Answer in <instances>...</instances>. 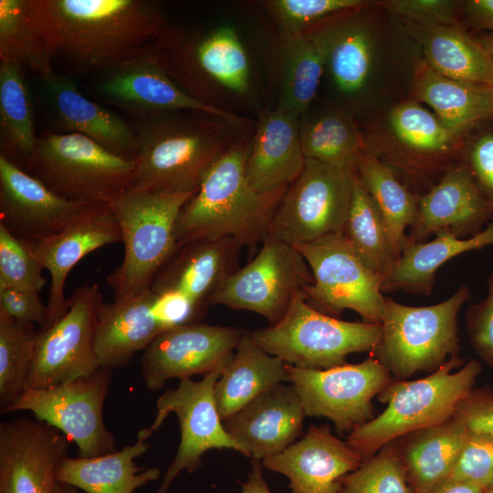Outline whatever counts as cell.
<instances>
[{"instance_id":"6da1fadb","label":"cell","mask_w":493,"mask_h":493,"mask_svg":"<svg viewBox=\"0 0 493 493\" xmlns=\"http://www.w3.org/2000/svg\"><path fill=\"white\" fill-rule=\"evenodd\" d=\"M26 7L52 56L97 71L153 41L168 24L149 0H26Z\"/></svg>"},{"instance_id":"7a4b0ae2","label":"cell","mask_w":493,"mask_h":493,"mask_svg":"<svg viewBox=\"0 0 493 493\" xmlns=\"http://www.w3.org/2000/svg\"><path fill=\"white\" fill-rule=\"evenodd\" d=\"M256 120L194 110L137 119L139 152L132 187L154 193L196 192L210 168L253 133Z\"/></svg>"},{"instance_id":"3957f363","label":"cell","mask_w":493,"mask_h":493,"mask_svg":"<svg viewBox=\"0 0 493 493\" xmlns=\"http://www.w3.org/2000/svg\"><path fill=\"white\" fill-rule=\"evenodd\" d=\"M153 42L171 78L196 100L241 116L262 110L253 59L234 25L190 29L167 24Z\"/></svg>"},{"instance_id":"277c9868","label":"cell","mask_w":493,"mask_h":493,"mask_svg":"<svg viewBox=\"0 0 493 493\" xmlns=\"http://www.w3.org/2000/svg\"><path fill=\"white\" fill-rule=\"evenodd\" d=\"M252 134L210 168L199 189L181 209L174 231L178 246L227 237L241 247H253L268 236L273 216L288 186L258 192L248 183L245 163Z\"/></svg>"},{"instance_id":"5b68a950","label":"cell","mask_w":493,"mask_h":493,"mask_svg":"<svg viewBox=\"0 0 493 493\" xmlns=\"http://www.w3.org/2000/svg\"><path fill=\"white\" fill-rule=\"evenodd\" d=\"M463 362L453 356L424 378L390 381L376 396L387 407L348 435L351 450L363 462L390 442L451 419L481 372L478 361Z\"/></svg>"},{"instance_id":"8992f818","label":"cell","mask_w":493,"mask_h":493,"mask_svg":"<svg viewBox=\"0 0 493 493\" xmlns=\"http://www.w3.org/2000/svg\"><path fill=\"white\" fill-rule=\"evenodd\" d=\"M196 192L154 193L131 187L108 202L121 232L122 263L107 277L114 299L133 297L149 288L176 251L179 213Z\"/></svg>"},{"instance_id":"52a82bcc","label":"cell","mask_w":493,"mask_h":493,"mask_svg":"<svg viewBox=\"0 0 493 493\" xmlns=\"http://www.w3.org/2000/svg\"><path fill=\"white\" fill-rule=\"evenodd\" d=\"M382 330V324L345 321L324 314L299 290L278 322L250 335L265 351L287 364L325 370L346 364L351 353L372 352Z\"/></svg>"},{"instance_id":"ba28073f","label":"cell","mask_w":493,"mask_h":493,"mask_svg":"<svg viewBox=\"0 0 493 493\" xmlns=\"http://www.w3.org/2000/svg\"><path fill=\"white\" fill-rule=\"evenodd\" d=\"M468 298L467 286L427 307L406 306L385 298L382 336L371 356L396 380L435 372L447 356H458L457 314Z\"/></svg>"},{"instance_id":"9c48e42d","label":"cell","mask_w":493,"mask_h":493,"mask_svg":"<svg viewBox=\"0 0 493 493\" xmlns=\"http://www.w3.org/2000/svg\"><path fill=\"white\" fill-rule=\"evenodd\" d=\"M136 160L108 151L79 133H48L38 138L26 166L58 196L79 203L108 201L132 187Z\"/></svg>"},{"instance_id":"30bf717a","label":"cell","mask_w":493,"mask_h":493,"mask_svg":"<svg viewBox=\"0 0 493 493\" xmlns=\"http://www.w3.org/2000/svg\"><path fill=\"white\" fill-rule=\"evenodd\" d=\"M371 3L330 16L307 32L320 49L333 102L352 115L369 107L380 61Z\"/></svg>"},{"instance_id":"8fae6325","label":"cell","mask_w":493,"mask_h":493,"mask_svg":"<svg viewBox=\"0 0 493 493\" xmlns=\"http://www.w3.org/2000/svg\"><path fill=\"white\" fill-rule=\"evenodd\" d=\"M293 246L313 276V282L302 289L310 306L331 317L350 309L363 322L382 324L385 312L382 278L365 265L343 234H329Z\"/></svg>"},{"instance_id":"7c38bea8","label":"cell","mask_w":493,"mask_h":493,"mask_svg":"<svg viewBox=\"0 0 493 493\" xmlns=\"http://www.w3.org/2000/svg\"><path fill=\"white\" fill-rule=\"evenodd\" d=\"M354 174L355 169L306 159L273 216L268 236L295 246L343 234Z\"/></svg>"},{"instance_id":"4fadbf2b","label":"cell","mask_w":493,"mask_h":493,"mask_svg":"<svg viewBox=\"0 0 493 493\" xmlns=\"http://www.w3.org/2000/svg\"><path fill=\"white\" fill-rule=\"evenodd\" d=\"M110 368L50 387L27 388L4 414L30 411L35 417L74 442L81 457H94L116 450L113 434L103 421V404L111 382Z\"/></svg>"},{"instance_id":"5bb4252c","label":"cell","mask_w":493,"mask_h":493,"mask_svg":"<svg viewBox=\"0 0 493 493\" xmlns=\"http://www.w3.org/2000/svg\"><path fill=\"white\" fill-rule=\"evenodd\" d=\"M312 282L310 268L295 246L268 236L256 257L219 285L208 305L252 311L274 325L293 295Z\"/></svg>"},{"instance_id":"9a60e30c","label":"cell","mask_w":493,"mask_h":493,"mask_svg":"<svg viewBox=\"0 0 493 493\" xmlns=\"http://www.w3.org/2000/svg\"><path fill=\"white\" fill-rule=\"evenodd\" d=\"M92 92L101 101L136 120L170 110L202 111L227 118L241 116L222 112L187 94L167 72L153 41L99 70Z\"/></svg>"},{"instance_id":"2e32d148","label":"cell","mask_w":493,"mask_h":493,"mask_svg":"<svg viewBox=\"0 0 493 493\" xmlns=\"http://www.w3.org/2000/svg\"><path fill=\"white\" fill-rule=\"evenodd\" d=\"M305 414L330 419L338 434H350L374 415L372 398L393 380L374 357L355 364L325 370L301 369L288 364Z\"/></svg>"},{"instance_id":"e0dca14e","label":"cell","mask_w":493,"mask_h":493,"mask_svg":"<svg viewBox=\"0 0 493 493\" xmlns=\"http://www.w3.org/2000/svg\"><path fill=\"white\" fill-rule=\"evenodd\" d=\"M103 301L96 283L78 288L67 311L39 330L28 388L50 387L88 376L100 366L95 351L98 310Z\"/></svg>"},{"instance_id":"ac0fdd59","label":"cell","mask_w":493,"mask_h":493,"mask_svg":"<svg viewBox=\"0 0 493 493\" xmlns=\"http://www.w3.org/2000/svg\"><path fill=\"white\" fill-rule=\"evenodd\" d=\"M221 374L215 372L200 381L181 380L176 388L167 390L157 400L150 430L153 433L170 413H174L181 437L173 461L154 493H167L182 471L192 473L200 468L202 457L209 449H234L246 456L244 448L226 431L216 408L214 389Z\"/></svg>"},{"instance_id":"d6986e66","label":"cell","mask_w":493,"mask_h":493,"mask_svg":"<svg viewBox=\"0 0 493 493\" xmlns=\"http://www.w3.org/2000/svg\"><path fill=\"white\" fill-rule=\"evenodd\" d=\"M244 330L196 322L179 325L159 334L143 351L141 373L151 391L171 379H191L223 372L229 363Z\"/></svg>"},{"instance_id":"ffe728a7","label":"cell","mask_w":493,"mask_h":493,"mask_svg":"<svg viewBox=\"0 0 493 493\" xmlns=\"http://www.w3.org/2000/svg\"><path fill=\"white\" fill-rule=\"evenodd\" d=\"M122 242L117 218L106 201L84 205L58 233L23 242L51 278L45 330L68 309L65 284L72 268L88 254L110 244Z\"/></svg>"},{"instance_id":"44dd1931","label":"cell","mask_w":493,"mask_h":493,"mask_svg":"<svg viewBox=\"0 0 493 493\" xmlns=\"http://www.w3.org/2000/svg\"><path fill=\"white\" fill-rule=\"evenodd\" d=\"M68 438L37 418L0 424V493H53Z\"/></svg>"},{"instance_id":"7402d4cb","label":"cell","mask_w":493,"mask_h":493,"mask_svg":"<svg viewBox=\"0 0 493 493\" xmlns=\"http://www.w3.org/2000/svg\"><path fill=\"white\" fill-rule=\"evenodd\" d=\"M86 205L58 196L0 154V225L22 242L58 233Z\"/></svg>"},{"instance_id":"603a6c76","label":"cell","mask_w":493,"mask_h":493,"mask_svg":"<svg viewBox=\"0 0 493 493\" xmlns=\"http://www.w3.org/2000/svg\"><path fill=\"white\" fill-rule=\"evenodd\" d=\"M305 416L295 387L283 383L258 395L223 425L246 456L263 461L302 435Z\"/></svg>"},{"instance_id":"cb8c5ba5","label":"cell","mask_w":493,"mask_h":493,"mask_svg":"<svg viewBox=\"0 0 493 493\" xmlns=\"http://www.w3.org/2000/svg\"><path fill=\"white\" fill-rule=\"evenodd\" d=\"M361 464L328 425H310L299 441L262 461L267 469L288 478L292 493H341L343 477Z\"/></svg>"},{"instance_id":"d4e9b609","label":"cell","mask_w":493,"mask_h":493,"mask_svg":"<svg viewBox=\"0 0 493 493\" xmlns=\"http://www.w3.org/2000/svg\"><path fill=\"white\" fill-rule=\"evenodd\" d=\"M299 117L294 111L263 108L257 113L245 163L248 183L258 192L288 186L301 173Z\"/></svg>"},{"instance_id":"484cf974","label":"cell","mask_w":493,"mask_h":493,"mask_svg":"<svg viewBox=\"0 0 493 493\" xmlns=\"http://www.w3.org/2000/svg\"><path fill=\"white\" fill-rule=\"evenodd\" d=\"M40 79L62 133L84 135L118 156L137 159L139 144L133 126L86 98L68 76L54 71Z\"/></svg>"},{"instance_id":"4316f807","label":"cell","mask_w":493,"mask_h":493,"mask_svg":"<svg viewBox=\"0 0 493 493\" xmlns=\"http://www.w3.org/2000/svg\"><path fill=\"white\" fill-rule=\"evenodd\" d=\"M493 216V202L486 195L470 169L456 167L418 201L411 241L449 231L457 236L478 233Z\"/></svg>"},{"instance_id":"83f0119b","label":"cell","mask_w":493,"mask_h":493,"mask_svg":"<svg viewBox=\"0 0 493 493\" xmlns=\"http://www.w3.org/2000/svg\"><path fill=\"white\" fill-rule=\"evenodd\" d=\"M242 247L232 238L199 240L178 246L154 277V291L175 290L205 311L208 299L235 267Z\"/></svg>"},{"instance_id":"f1b7e54d","label":"cell","mask_w":493,"mask_h":493,"mask_svg":"<svg viewBox=\"0 0 493 493\" xmlns=\"http://www.w3.org/2000/svg\"><path fill=\"white\" fill-rule=\"evenodd\" d=\"M155 292L147 288L133 297L100 305L95 351L100 366L126 365L164 330L152 312Z\"/></svg>"},{"instance_id":"f546056e","label":"cell","mask_w":493,"mask_h":493,"mask_svg":"<svg viewBox=\"0 0 493 493\" xmlns=\"http://www.w3.org/2000/svg\"><path fill=\"white\" fill-rule=\"evenodd\" d=\"M152 435L150 428L142 429L135 443L99 456H67L57 467L56 479L86 493H133L161 475L156 467L142 471L134 462L148 450Z\"/></svg>"},{"instance_id":"4dcf8cb0","label":"cell","mask_w":493,"mask_h":493,"mask_svg":"<svg viewBox=\"0 0 493 493\" xmlns=\"http://www.w3.org/2000/svg\"><path fill=\"white\" fill-rule=\"evenodd\" d=\"M289 382L288 364L265 351L244 331L214 389L222 421L277 384Z\"/></svg>"},{"instance_id":"1f68e13d","label":"cell","mask_w":493,"mask_h":493,"mask_svg":"<svg viewBox=\"0 0 493 493\" xmlns=\"http://www.w3.org/2000/svg\"><path fill=\"white\" fill-rule=\"evenodd\" d=\"M269 55L278 99L275 107L301 115L318 98L322 81L320 47L308 32L291 37L275 35Z\"/></svg>"},{"instance_id":"d6a6232c","label":"cell","mask_w":493,"mask_h":493,"mask_svg":"<svg viewBox=\"0 0 493 493\" xmlns=\"http://www.w3.org/2000/svg\"><path fill=\"white\" fill-rule=\"evenodd\" d=\"M415 101L429 105L455 134L493 120V87L456 80L434 70L424 60L412 83Z\"/></svg>"},{"instance_id":"836d02e7","label":"cell","mask_w":493,"mask_h":493,"mask_svg":"<svg viewBox=\"0 0 493 493\" xmlns=\"http://www.w3.org/2000/svg\"><path fill=\"white\" fill-rule=\"evenodd\" d=\"M299 134L306 159L338 167L355 169L368 148L355 116L330 101L318 98L299 117Z\"/></svg>"},{"instance_id":"e575fe53","label":"cell","mask_w":493,"mask_h":493,"mask_svg":"<svg viewBox=\"0 0 493 493\" xmlns=\"http://www.w3.org/2000/svg\"><path fill=\"white\" fill-rule=\"evenodd\" d=\"M466 435L451 417L395 440L413 493H428L450 477Z\"/></svg>"},{"instance_id":"d590c367","label":"cell","mask_w":493,"mask_h":493,"mask_svg":"<svg viewBox=\"0 0 493 493\" xmlns=\"http://www.w3.org/2000/svg\"><path fill=\"white\" fill-rule=\"evenodd\" d=\"M404 24L421 44L425 60L434 70L456 80L493 87V62L464 26Z\"/></svg>"},{"instance_id":"8d00e7d4","label":"cell","mask_w":493,"mask_h":493,"mask_svg":"<svg viewBox=\"0 0 493 493\" xmlns=\"http://www.w3.org/2000/svg\"><path fill=\"white\" fill-rule=\"evenodd\" d=\"M488 246H493V219L485 229L469 238L441 231L426 243L408 239L391 272L383 280L382 291L402 289L428 295L435 271L445 262L464 252Z\"/></svg>"},{"instance_id":"74e56055","label":"cell","mask_w":493,"mask_h":493,"mask_svg":"<svg viewBox=\"0 0 493 493\" xmlns=\"http://www.w3.org/2000/svg\"><path fill=\"white\" fill-rule=\"evenodd\" d=\"M1 154L26 168L36 149L34 111L22 67L0 59Z\"/></svg>"},{"instance_id":"f35d334b","label":"cell","mask_w":493,"mask_h":493,"mask_svg":"<svg viewBox=\"0 0 493 493\" xmlns=\"http://www.w3.org/2000/svg\"><path fill=\"white\" fill-rule=\"evenodd\" d=\"M355 172L376 205L399 258L408 241L405 229L415 220L418 201L369 148L360 155Z\"/></svg>"},{"instance_id":"ab89813d","label":"cell","mask_w":493,"mask_h":493,"mask_svg":"<svg viewBox=\"0 0 493 493\" xmlns=\"http://www.w3.org/2000/svg\"><path fill=\"white\" fill-rule=\"evenodd\" d=\"M343 235L365 263L383 280L398 259L383 219L356 172Z\"/></svg>"},{"instance_id":"60d3db41","label":"cell","mask_w":493,"mask_h":493,"mask_svg":"<svg viewBox=\"0 0 493 493\" xmlns=\"http://www.w3.org/2000/svg\"><path fill=\"white\" fill-rule=\"evenodd\" d=\"M0 315V410L10 407L28 388L38 330Z\"/></svg>"},{"instance_id":"b9f144b4","label":"cell","mask_w":493,"mask_h":493,"mask_svg":"<svg viewBox=\"0 0 493 493\" xmlns=\"http://www.w3.org/2000/svg\"><path fill=\"white\" fill-rule=\"evenodd\" d=\"M51 58L29 19L26 0H0V59L28 67L42 78L54 72Z\"/></svg>"},{"instance_id":"7bdbcfd3","label":"cell","mask_w":493,"mask_h":493,"mask_svg":"<svg viewBox=\"0 0 493 493\" xmlns=\"http://www.w3.org/2000/svg\"><path fill=\"white\" fill-rule=\"evenodd\" d=\"M390 123L404 144L425 153L446 152L457 136L435 114L415 100L405 101L395 107L390 115Z\"/></svg>"},{"instance_id":"ee69618b","label":"cell","mask_w":493,"mask_h":493,"mask_svg":"<svg viewBox=\"0 0 493 493\" xmlns=\"http://www.w3.org/2000/svg\"><path fill=\"white\" fill-rule=\"evenodd\" d=\"M362 0H263L258 5L280 37L306 33L340 12L365 5Z\"/></svg>"},{"instance_id":"f6af8a7d","label":"cell","mask_w":493,"mask_h":493,"mask_svg":"<svg viewBox=\"0 0 493 493\" xmlns=\"http://www.w3.org/2000/svg\"><path fill=\"white\" fill-rule=\"evenodd\" d=\"M341 493H413L395 440L347 474Z\"/></svg>"},{"instance_id":"bcb514c9","label":"cell","mask_w":493,"mask_h":493,"mask_svg":"<svg viewBox=\"0 0 493 493\" xmlns=\"http://www.w3.org/2000/svg\"><path fill=\"white\" fill-rule=\"evenodd\" d=\"M43 269L28 247L0 225V288L40 293L46 286Z\"/></svg>"},{"instance_id":"7dc6e473","label":"cell","mask_w":493,"mask_h":493,"mask_svg":"<svg viewBox=\"0 0 493 493\" xmlns=\"http://www.w3.org/2000/svg\"><path fill=\"white\" fill-rule=\"evenodd\" d=\"M448 478L485 488L493 484V438L467 434L457 462Z\"/></svg>"},{"instance_id":"c3c4849f","label":"cell","mask_w":493,"mask_h":493,"mask_svg":"<svg viewBox=\"0 0 493 493\" xmlns=\"http://www.w3.org/2000/svg\"><path fill=\"white\" fill-rule=\"evenodd\" d=\"M404 23L418 26H461L458 2L447 0H389L380 2Z\"/></svg>"},{"instance_id":"681fc988","label":"cell","mask_w":493,"mask_h":493,"mask_svg":"<svg viewBox=\"0 0 493 493\" xmlns=\"http://www.w3.org/2000/svg\"><path fill=\"white\" fill-rule=\"evenodd\" d=\"M452 418L467 434L493 438V389L472 388L459 403Z\"/></svg>"},{"instance_id":"f907efd6","label":"cell","mask_w":493,"mask_h":493,"mask_svg":"<svg viewBox=\"0 0 493 493\" xmlns=\"http://www.w3.org/2000/svg\"><path fill=\"white\" fill-rule=\"evenodd\" d=\"M154 292L156 296L152 312L164 330L179 325L196 323L205 312L181 292L175 290Z\"/></svg>"},{"instance_id":"816d5d0a","label":"cell","mask_w":493,"mask_h":493,"mask_svg":"<svg viewBox=\"0 0 493 493\" xmlns=\"http://www.w3.org/2000/svg\"><path fill=\"white\" fill-rule=\"evenodd\" d=\"M471 345L480 359L493 368V294L473 305L467 315Z\"/></svg>"},{"instance_id":"f5cc1de1","label":"cell","mask_w":493,"mask_h":493,"mask_svg":"<svg viewBox=\"0 0 493 493\" xmlns=\"http://www.w3.org/2000/svg\"><path fill=\"white\" fill-rule=\"evenodd\" d=\"M0 315L23 323L37 324L40 329L47 320V305L39 293L16 288H0Z\"/></svg>"},{"instance_id":"db71d44e","label":"cell","mask_w":493,"mask_h":493,"mask_svg":"<svg viewBox=\"0 0 493 493\" xmlns=\"http://www.w3.org/2000/svg\"><path fill=\"white\" fill-rule=\"evenodd\" d=\"M471 172L493 202V132H487L474 143L470 153Z\"/></svg>"},{"instance_id":"11a10c76","label":"cell","mask_w":493,"mask_h":493,"mask_svg":"<svg viewBox=\"0 0 493 493\" xmlns=\"http://www.w3.org/2000/svg\"><path fill=\"white\" fill-rule=\"evenodd\" d=\"M239 493H272L263 477V465L260 460L251 458V470L245 483L239 482Z\"/></svg>"},{"instance_id":"9f6ffc18","label":"cell","mask_w":493,"mask_h":493,"mask_svg":"<svg viewBox=\"0 0 493 493\" xmlns=\"http://www.w3.org/2000/svg\"><path fill=\"white\" fill-rule=\"evenodd\" d=\"M487 488L477 484L447 478L428 493H486Z\"/></svg>"},{"instance_id":"6f0895ef","label":"cell","mask_w":493,"mask_h":493,"mask_svg":"<svg viewBox=\"0 0 493 493\" xmlns=\"http://www.w3.org/2000/svg\"><path fill=\"white\" fill-rule=\"evenodd\" d=\"M476 37L483 46V47L487 50L493 62V33H479Z\"/></svg>"},{"instance_id":"680465c9","label":"cell","mask_w":493,"mask_h":493,"mask_svg":"<svg viewBox=\"0 0 493 493\" xmlns=\"http://www.w3.org/2000/svg\"><path fill=\"white\" fill-rule=\"evenodd\" d=\"M53 493H86L71 485L57 481Z\"/></svg>"},{"instance_id":"91938a15","label":"cell","mask_w":493,"mask_h":493,"mask_svg":"<svg viewBox=\"0 0 493 493\" xmlns=\"http://www.w3.org/2000/svg\"><path fill=\"white\" fill-rule=\"evenodd\" d=\"M489 293L493 294V274L489 277L488 279Z\"/></svg>"},{"instance_id":"94428289","label":"cell","mask_w":493,"mask_h":493,"mask_svg":"<svg viewBox=\"0 0 493 493\" xmlns=\"http://www.w3.org/2000/svg\"><path fill=\"white\" fill-rule=\"evenodd\" d=\"M489 17H490V21H491V23L493 25V3H492V5L490 6V9H489Z\"/></svg>"},{"instance_id":"6125c7cd","label":"cell","mask_w":493,"mask_h":493,"mask_svg":"<svg viewBox=\"0 0 493 493\" xmlns=\"http://www.w3.org/2000/svg\"><path fill=\"white\" fill-rule=\"evenodd\" d=\"M486 493H493V484L487 488Z\"/></svg>"}]
</instances>
